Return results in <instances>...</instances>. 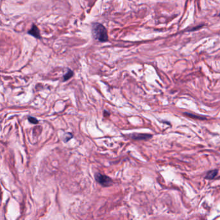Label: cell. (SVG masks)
<instances>
[{"instance_id":"cell-1","label":"cell","mask_w":220,"mask_h":220,"mask_svg":"<svg viewBox=\"0 0 220 220\" xmlns=\"http://www.w3.org/2000/svg\"><path fill=\"white\" fill-rule=\"evenodd\" d=\"M92 34L94 39L101 42L107 41L109 40L107 30L101 23H93L92 27Z\"/></svg>"},{"instance_id":"cell-2","label":"cell","mask_w":220,"mask_h":220,"mask_svg":"<svg viewBox=\"0 0 220 220\" xmlns=\"http://www.w3.org/2000/svg\"><path fill=\"white\" fill-rule=\"evenodd\" d=\"M95 179L97 183H99L101 185L104 187H110L113 184V181L110 177L100 173H97L95 175Z\"/></svg>"},{"instance_id":"cell-3","label":"cell","mask_w":220,"mask_h":220,"mask_svg":"<svg viewBox=\"0 0 220 220\" xmlns=\"http://www.w3.org/2000/svg\"><path fill=\"white\" fill-rule=\"evenodd\" d=\"M131 138L135 140H145L150 139L152 137L151 134H140V133H134L131 135Z\"/></svg>"},{"instance_id":"cell-4","label":"cell","mask_w":220,"mask_h":220,"mask_svg":"<svg viewBox=\"0 0 220 220\" xmlns=\"http://www.w3.org/2000/svg\"><path fill=\"white\" fill-rule=\"evenodd\" d=\"M28 34L30 35H32V36H34V38H38V39H40L41 38V35H40V30H39L38 27L36 25H33L32 29L29 30Z\"/></svg>"},{"instance_id":"cell-5","label":"cell","mask_w":220,"mask_h":220,"mask_svg":"<svg viewBox=\"0 0 220 220\" xmlns=\"http://www.w3.org/2000/svg\"><path fill=\"white\" fill-rule=\"evenodd\" d=\"M218 174V170L217 169L210 171L207 172V174L205 176V178L207 179H213L217 176Z\"/></svg>"},{"instance_id":"cell-6","label":"cell","mask_w":220,"mask_h":220,"mask_svg":"<svg viewBox=\"0 0 220 220\" xmlns=\"http://www.w3.org/2000/svg\"><path fill=\"white\" fill-rule=\"evenodd\" d=\"M184 115H186L187 116L191 117V118H194V119H197V120H206L207 118L205 117V116H199V115H196V114H193L192 113H188V112H185L184 113Z\"/></svg>"},{"instance_id":"cell-7","label":"cell","mask_w":220,"mask_h":220,"mask_svg":"<svg viewBox=\"0 0 220 220\" xmlns=\"http://www.w3.org/2000/svg\"><path fill=\"white\" fill-rule=\"evenodd\" d=\"M74 75V72L70 69H68V72L63 76V81H67L70 78H71Z\"/></svg>"},{"instance_id":"cell-8","label":"cell","mask_w":220,"mask_h":220,"mask_svg":"<svg viewBox=\"0 0 220 220\" xmlns=\"http://www.w3.org/2000/svg\"><path fill=\"white\" fill-rule=\"evenodd\" d=\"M72 137H73L72 134L70 133V132L66 134L64 136V138H63L64 142H67V141H69L70 139L72 138Z\"/></svg>"},{"instance_id":"cell-9","label":"cell","mask_w":220,"mask_h":220,"mask_svg":"<svg viewBox=\"0 0 220 220\" xmlns=\"http://www.w3.org/2000/svg\"><path fill=\"white\" fill-rule=\"evenodd\" d=\"M28 120H29V122L31 123H33V124L38 123V120L36 118H35V117H29Z\"/></svg>"},{"instance_id":"cell-10","label":"cell","mask_w":220,"mask_h":220,"mask_svg":"<svg viewBox=\"0 0 220 220\" xmlns=\"http://www.w3.org/2000/svg\"><path fill=\"white\" fill-rule=\"evenodd\" d=\"M109 115H110V114L109 112H107V111H104V116L105 117H106L107 116H109Z\"/></svg>"},{"instance_id":"cell-11","label":"cell","mask_w":220,"mask_h":220,"mask_svg":"<svg viewBox=\"0 0 220 220\" xmlns=\"http://www.w3.org/2000/svg\"><path fill=\"white\" fill-rule=\"evenodd\" d=\"M219 16H220V14H219Z\"/></svg>"}]
</instances>
